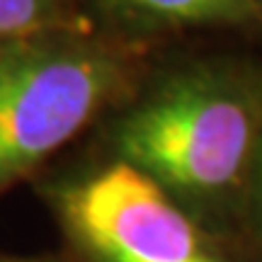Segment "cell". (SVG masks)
<instances>
[{"mask_svg": "<svg viewBox=\"0 0 262 262\" xmlns=\"http://www.w3.org/2000/svg\"><path fill=\"white\" fill-rule=\"evenodd\" d=\"M0 262H51V260H34V257H12L0 253Z\"/></svg>", "mask_w": 262, "mask_h": 262, "instance_id": "cell-7", "label": "cell"}, {"mask_svg": "<svg viewBox=\"0 0 262 262\" xmlns=\"http://www.w3.org/2000/svg\"><path fill=\"white\" fill-rule=\"evenodd\" d=\"M260 131V71L189 61L143 75L104 117L102 143L202 219L243 204Z\"/></svg>", "mask_w": 262, "mask_h": 262, "instance_id": "cell-1", "label": "cell"}, {"mask_svg": "<svg viewBox=\"0 0 262 262\" xmlns=\"http://www.w3.org/2000/svg\"><path fill=\"white\" fill-rule=\"evenodd\" d=\"M243 209L248 214V224H250L255 241L262 245V131L257 139V148H255L253 168L248 175V185H245Z\"/></svg>", "mask_w": 262, "mask_h": 262, "instance_id": "cell-6", "label": "cell"}, {"mask_svg": "<svg viewBox=\"0 0 262 262\" xmlns=\"http://www.w3.org/2000/svg\"><path fill=\"white\" fill-rule=\"evenodd\" d=\"M129 34L241 29L262 34V0H97Z\"/></svg>", "mask_w": 262, "mask_h": 262, "instance_id": "cell-4", "label": "cell"}, {"mask_svg": "<svg viewBox=\"0 0 262 262\" xmlns=\"http://www.w3.org/2000/svg\"><path fill=\"white\" fill-rule=\"evenodd\" d=\"M141 78L139 49L95 29L0 47V194L117 110Z\"/></svg>", "mask_w": 262, "mask_h": 262, "instance_id": "cell-2", "label": "cell"}, {"mask_svg": "<svg viewBox=\"0 0 262 262\" xmlns=\"http://www.w3.org/2000/svg\"><path fill=\"white\" fill-rule=\"evenodd\" d=\"M80 0H0V47L58 32L93 29Z\"/></svg>", "mask_w": 262, "mask_h": 262, "instance_id": "cell-5", "label": "cell"}, {"mask_svg": "<svg viewBox=\"0 0 262 262\" xmlns=\"http://www.w3.org/2000/svg\"><path fill=\"white\" fill-rule=\"evenodd\" d=\"M78 262H231L204 219L107 156L44 187Z\"/></svg>", "mask_w": 262, "mask_h": 262, "instance_id": "cell-3", "label": "cell"}]
</instances>
